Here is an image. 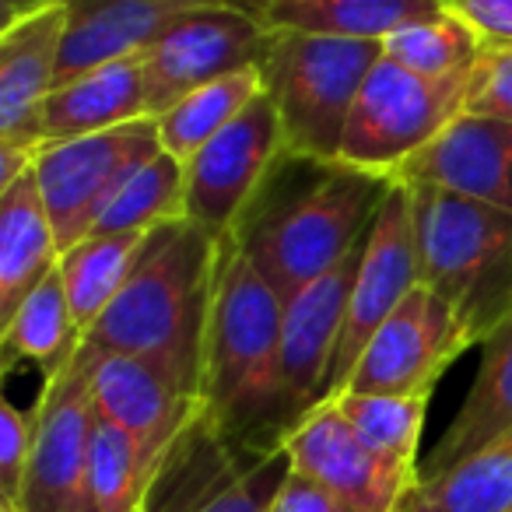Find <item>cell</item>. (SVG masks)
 I'll list each match as a JSON object with an SVG mask.
<instances>
[{"label": "cell", "mask_w": 512, "mask_h": 512, "mask_svg": "<svg viewBox=\"0 0 512 512\" xmlns=\"http://www.w3.org/2000/svg\"><path fill=\"white\" fill-rule=\"evenodd\" d=\"M390 186L341 158L281 151L228 235L288 302L362 246Z\"/></svg>", "instance_id": "obj_1"}, {"label": "cell", "mask_w": 512, "mask_h": 512, "mask_svg": "<svg viewBox=\"0 0 512 512\" xmlns=\"http://www.w3.org/2000/svg\"><path fill=\"white\" fill-rule=\"evenodd\" d=\"M281 323L285 302L232 235L218 246L204 334L200 407L225 446L260 456L285 446L281 411Z\"/></svg>", "instance_id": "obj_2"}, {"label": "cell", "mask_w": 512, "mask_h": 512, "mask_svg": "<svg viewBox=\"0 0 512 512\" xmlns=\"http://www.w3.org/2000/svg\"><path fill=\"white\" fill-rule=\"evenodd\" d=\"M218 246L221 239L190 218L151 228L127 285L85 334V344L99 355H134L162 365L200 397Z\"/></svg>", "instance_id": "obj_3"}, {"label": "cell", "mask_w": 512, "mask_h": 512, "mask_svg": "<svg viewBox=\"0 0 512 512\" xmlns=\"http://www.w3.org/2000/svg\"><path fill=\"white\" fill-rule=\"evenodd\" d=\"M411 186L421 285L453 309L470 348L512 316V211Z\"/></svg>", "instance_id": "obj_4"}, {"label": "cell", "mask_w": 512, "mask_h": 512, "mask_svg": "<svg viewBox=\"0 0 512 512\" xmlns=\"http://www.w3.org/2000/svg\"><path fill=\"white\" fill-rule=\"evenodd\" d=\"M379 60L383 43L372 39L271 29L260 71L264 92L278 109L288 155L341 158L351 109Z\"/></svg>", "instance_id": "obj_5"}, {"label": "cell", "mask_w": 512, "mask_h": 512, "mask_svg": "<svg viewBox=\"0 0 512 512\" xmlns=\"http://www.w3.org/2000/svg\"><path fill=\"white\" fill-rule=\"evenodd\" d=\"M467 78L470 74L421 78L383 57L351 109L341 162L397 179V172L463 113Z\"/></svg>", "instance_id": "obj_6"}, {"label": "cell", "mask_w": 512, "mask_h": 512, "mask_svg": "<svg viewBox=\"0 0 512 512\" xmlns=\"http://www.w3.org/2000/svg\"><path fill=\"white\" fill-rule=\"evenodd\" d=\"M158 155H162V137L151 116L92 137L39 148L36 179L60 253L92 235L116 193Z\"/></svg>", "instance_id": "obj_7"}, {"label": "cell", "mask_w": 512, "mask_h": 512, "mask_svg": "<svg viewBox=\"0 0 512 512\" xmlns=\"http://www.w3.org/2000/svg\"><path fill=\"white\" fill-rule=\"evenodd\" d=\"M95 362L99 351L81 344L78 358L46 379L36 404V446L18 512H95L88 488L95 407Z\"/></svg>", "instance_id": "obj_8"}, {"label": "cell", "mask_w": 512, "mask_h": 512, "mask_svg": "<svg viewBox=\"0 0 512 512\" xmlns=\"http://www.w3.org/2000/svg\"><path fill=\"white\" fill-rule=\"evenodd\" d=\"M418 285H421V271H418V235H414L411 186L393 179L376 218H372L369 235H365L355 288H351V302H348V316H344V330L337 337L334 362H330L327 372L323 404L341 397L358 358H362V351L376 337V330L390 320L393 309Z\"/></svg>", "instance_id": "obj_9"}, {"label": "cell", "mask_w": 512, "mask_h": 512, "mask_svg": "<svg viewBox=\"0 0 512 512\" xmlns=\"http://www.w3.org/2000/svg\"><path fill=\"white\" fill-rule=\"evenodd\" d=\"M271 29L228 4L186 11L141 53L148 81V116L169 113L179 99L225 74L260 67Z\"/></svg>", "instance_id": "obj_10"}, {"label": "cell", "mask_w": 512, "mask_h": 512, "mask_svg": "<svg viewBox=\"0 0 512 512\" xmlns=\"http://www.w3.org/2000/svg\"><path fill=\"white\" fill-rule=\"evenodd\" d=\"M285 151L271 95L260 92L186 165V218L225 239Z\"/></svg>", "instance_id": "obj_11"}, {"label": "cell", "mask_w": 512, "mask_h": 512, "mask_svg": "<svg viewBox=\"0 0 512 512\" xmlns=\"http://www.w3.org/2000/svg\"><path fill=\"white\" fill-rule=\"evenodd\" d=\"M470 348L453 309L418 285L362 351L348 386L351 393L432 397L439 376Z\"/></svg>", "instance_id": "obj_12"}, {"label": "cell", "mask_w": 512, "mask_h": 512, "mask_svg": "<svg viewBox=\"0 0 512 512\" xmlns=\"http://www.w3.org/2000/svg\"><path fill=\"white\" fill-rule=\"evenodd\" d=\"M92 390L102 418L120 425L137 442L155 488L179 442L204 418L200 397L162 365L134 355H99Z\"/></svg>", "instance_id": "obj_13"}, {"label": "cell", "mask_w": 512, "mask_h": 512, "mask_svg": "<svg viewBox=\"0 0 512 512\" xmlns=\"http://www.w3.org/2000/svg\"><path fill=\"white\" fill-rule=\"evenodd\" d=\"M362 246L348 260H341L334 271H327L309 288H302L295 299L285 302V323H281V411H285L288 435L323 404L327 372L330 362H334L337 337L344 330V316H348Z\"/></svg>", "instance_id": "obj_14"}, {"label": "cell", "mask_w": 512, "mask_h": 512, "mask_svg": "<svg viewBox=\"0 0 512 512\" xmlns=\"http://www.w3.org/2000/svg\"><path fill=\"white\" fill-rule=\"evenodd\" d=\"M285 449L292 470L337 491L358 512H397L418 481V470L397 467L365 446L334 400L316 407L285 439Z\"/></svg>", "instance_id": "obj_15"}, {"label": "cell", "mask_w": 512, "mask_h": 512, "mask_svg": "<svg viewBox=\"0 0 512 512\" xmlns=\"http://www.w3.org/2000/svg\"><path fill=\"white\" fill-rule=\"evenodd\" d=\"M64 0L4 25L0 36V144L39 151L46 144V102L57 92L64 53Z\"/></svg>", "instance_id": "obj_16"}, {"label": "cell", "mask_w": 512, "mask_h": 512, "mask_svg": "<svg viewBox=\"0 0 512 512\" xmlns=\"http://www.w3.org/2000/svg\"><path fill=\"white\" fill-rule=\"evenodd\" d=\"M397 179L512 211V120L460 113L397 172Z\"/></svg>", "instance_id": "obj_17"}, {"label": "cell", "mask_w": 512, "mask_h": 512, "mask_svg": "<svg viewBox=\"0 0 512 512\" xmlns=\"http://www.w3.org/2000/svg\"><path fill=\"white\" fill-rule=\"evenodd\" d=\"M214 4L225 0H64L67 32L57 85L92 67L141 57L176 18Z\"/></svg>", "instance_id": "obj_18"}, {"label": "cell", "mask_w": 512, "mask_h": 512, "mask_svg": "<svg viewBox=\"0 0 512 512\" xmlns=\"http://www.w3.org/2000/svg\"><path fill=\"white\" fill-rule=\"evenodd\" d=\"M57 264L60 246L32 165L18 183L0 190V323L18 313Z\"/></svg>", "instance_id": "obj_19"}, {"label": "cell", "mask_w": 512, "mask_h": 512, "mask_svg": "<svg viewBox=\"0 0 512 512\" xmlns=\"http://www.w3.org/2000/svg\"><path fill=\"white\" fill-rule=\"evenodd\" d=\"M144 116H148V81L141 57L113 60L57 85L46 102V144L92 137Z\"/></svg>", "instance_id": "obj_20"}, {"label": "cell", "mask_w": 512, "mask_h": 512, "mask_svg": "<svg viewBox=\"0 0 512 512\" xmlns=\"http://www.w3.org/2000/svg\"><path fill=\"white\" fill-rule=\"evenodd\" d=\"M512 432V316L481 344V369L456 418L418 467V477L439 474L470 453Z\"/></svg>", "instance_id": "obj_21"}, {"label": "cell", "mask_w": 512, "mask_h": 512, "mask_svg": "<svg viewBox=\"0 0 512 512\" xmlns=\"http://www.w3.org/2000/svg\"><path fill=\"white\" fill-rule=\"evenodd\" d=\"M442 11H446L442 0H278L260 22L267 29L383 43L393 32L428 22Z\"/></svg>", "instance_id": "obj_22"}, {"label": "cell", "mask_w": 512, "mask_h": 512, "mask_svg": "<svg viewBox=\"0 0 512 512\" xmlns=\"http://www.w3.org/2000/svg\"><path fill=\"white\" fill-rule=\"evenodd\" d=\"M397 512H512V432L439 474L418 477Z\"/></svg>", "instance_id": "obj_23"}, {"label": "cell", "mask_w": 512, "mask_h": 512, "mask_svg": "<svg viewBox=\"0 0 512 512\" xmlns=\"http://www.w3.org/2000/svg\"><path fill=\"white\" fill-rule=\"evenodd\" d=\"M85 334L71 313L60 264L29 299L18 306V313L4 323V365L32 362L43 369L46 379L64 372L78 358Z\"/></svg>", "instance_id": "obj_24"}, {"label": "cell", "mask_w": 512, "mask_h": 512, "mask_svg": "<svg viewBox=\"0 0 512 512\" xmlns=\"http://www.w3.org/2000/svg\"><path fill=\"white\" fill-rule=\"evenodd\" d=\"M141 242V232H92L78 246L60 253V278H64L71 313L81 334H88L99 323V316L113 306L120 288L127 285Z\"/></svg>", "instance_id": "obj_25"}, {"label": "cell", "mask_w": 512, "mask_h": 512, "mask_svg": "<svg viewBox=\"0 0 512 512\" xmlns=\"http://www.w3.org/2000/svg\"><path fill=\"white\" fill-rule=\"evenodd\" d=\"M260 92H264V71H260V67L225 74V78L190 92L186 99H179L169 113L155 116L162 151H169L179 162H190V158L197 155L211 137H218Z\"/></svg>", "instance_id": "obj_26"}, {"label": "cell", "mask_w": 512, "mask_h": 512, "mask_svg": "<svg viewBox=\"0 0 512 512\" xmlns=\"http://www.w3.org/2000/svg\"><path fill=\"white\" fill-rule=\"evenodd\" d=\"M292 474L288 449L239 456L207 477H193L162 512H271L281 484Z\"/></svg>", "instance_id": "obj_27"}, {"label": "cell", "mask_w": 512, "mask_h": 512, "mask_svg": "<svg viewBox=\"0 0 512 512\" xmlns=\"http://www.w3.org/2000/svg\"><path fill=\"white\" fill-rule=\"evenodd\" d=\"M358 439L397 467L418 470V442L425 428L428 397H390V393H351L334 397Z\"/></svg>", "instance_id": "obj_28"}, {"label": "cell", "mask_w": 512, "mask_h": 512, "mask_svg": "<svg viewBox=\"0 0 512 512\" xmlns=\"http://www.w3.org/2000/svg\"><path fill=\"white\" fill-rule=\"evenodd\" d=\"M186 218V165L162 151L151 158L106 207L95 232H141L148 235L151 228L169 225V221Z\"/></svg>", "instance_id": "obj_29"}, {"label": "cell", "mask_w": 512, "mask_h": 512, "mask_svg": "<svg viewBox=\"0 0 512 512\" xmlns=\"http://www.w3.org/2000/svg\"><path fill=\"white\" fill-rule=\"evenodd\" d=\"M481 46V36L470 25L442 11L428 22L407 25L386 36L383 57L421 78H456V74H470V67L481 57Z\"/></svg>", "instance_id": "obj_30"}, {"label": "cell", "mask_w": 512, "mask_h": 512, "mask_svg": "<svg viewBox=\"0 0 512 512\" xmlns=\"http://www.w3.org/2000/svg\"><path fill=\"white\" fill-rule=\"evenodd\" d=\"M88 488L95 512H144L151 498V477L144 470L137 442L102 414L92 435Z\"/></svg>", "instance_id": "obj_31"}, {"label": "cell", "mask_w": 512, "mask_h": 512, "mask_svg": "<svg viewBox=\"0 0 512 512\" xmlns=\"http://www.w3.org/2000/svg\"><path fill=\"white\" fill-rule=\"evenodd\" d=\"M36 446V407L22 411L11 400L0 404V505L18 509Z\"/></svg>", "instance_id": "obj_32"}, {"label": "cell", "mask_w": 512, "mask_h": 512, "mask_svg": "<svg viewBox=\"0 0 512 512\" xmlns=\"http://www.w3.org/2000/svg\"><path fill=\"white\" fill-rule=\"evenodd\" d=\"M463 113L512 120V43H484L467 78Z\"/></svg>", "instance_id": "obj_33"}, {"label": "cell", "mask_w": 512, "mask_h": 512, "mask_svg": "<svg viewBox=\"0 0 512 512\" xmlns=\"http://www.w3.org/2000/svg\"><path fill=\"white\" fill-rule=\"evenodd\" d=\"M446 11L481 36V43H512V0H446Z\"/></svg>", "instance_id": "obj_34"}, {"label": "cell", "mask_w": 512, "mask_h": 512, "mask_svg": "<svg viewBox=\"0 0 512 512\" xmlns=\"http://www.w3.org/2000/svg\"><path fill=\"white\" fill-rule=\"evenodd\" d=\"M271 512H358V509L348 502V498L337 495V491L323 488L320 481L292 470L288 481L281 484Z\"/></svg>", "instance_id": "obj_35"}, {"label": "cell", "mask_w": 512, "mask_h": 512, "mask_svg": "<svg viewBox=\"0 0 512 512\" xmlns=\"http://www.w3.org/2000/svg\"><path fill=\"white\" fill-rule=\"evenodd\" d=\"M53 4H60V0H4V22L0 25H15L25 15H36V11L53 8Z\"/></svg>", "instance_id": "obj_36"}, {"label": "cell", "mask_w": 512, "mask_h": 512, "mask_svg": "<svg viewBox=\"0 0 512 512\" xmlns=\"http://www.w3.org/2000/svg\"><path fill=\"white\" fill-rule=\"evenodd\" d=\"M228 8H235V11H242V15H253V18H264L267 11L278 4V0H225Z\"/></svg>", "instance_id": "obj_37"}, {"label": "cell", "mask_w": 512, "mask_h": 512, "mask_svg": "<svg viewBox=\"0 0 512 512\" xmlns=\"http://www.w3.org/2000/svg\"><path fill=\"white\" fill-rule=\"evenodd\" d=\"M0 512H18V509H11V505H0Z\"/></svg>", "instance_id": "obj_38"}, {"label": "cell", "mask_w": 512, "mask_h": 512, "mask_svg": "<svg viewBox=\"0 0 512 512\" xmlns=\"http://www.w3.org/2000/svg\"><path fill=\"white\" fill-rule=\"evenodd\" d=\"M442 4H446V0H442Z\"/></svg>", "instance_id": "obj_39"}]
</instances>
